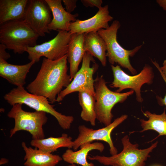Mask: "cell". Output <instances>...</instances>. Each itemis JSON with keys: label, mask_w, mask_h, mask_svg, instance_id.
<instances>
[{"label": "cell", "mask_w": 166, "mask_h": 166, "mask_svg": "<svg viewBox=\"0 0 166 166\" xmlns=\"http://www.w3.org/2000/svg\"><path fill=\"white\" fill-rule=\"evenodd\" d=\"M67 55L52 60L44 57L35 79L26 87L30 93L46 97L51 104L56 102L57 97L72 80L67 73Z\"/></svg>", "instance_id": "cell-1"}, {"label": "cell", "mask_w": 166, "mask_h": 166, "mask_svg": "<svg viewBox=\"0 0 166 166\" xmlns=\"http://www.w3.org/2000/svg\"><path fill=\"white\" fill-rule=\"evenodd\" d=\"M28 0H0V24L23 20Z\"/></svg>", "instance_id": "cell-18"}, {"label": "cell", "mask_w": 166, "mask_h": 166, "mask_svg": "<svg viewBox=\"0 0 166 166\" xmlns=\"http://www.w3.org/2000/svg\"><path fill=\"white\" fill-rule=\"evenodd\" d=\"M67 166H77L75 164H70V165H67Z\"/></svg>", "instance_id": "cell-31"}, {"label": "cell", "mask_w": 166, "mask_h": 166, "mask_svg": "<svg viewBox=\"0 0 166 166\" xmlns=\"http://www.w3.org/2000/svg\"><path fill=\"white\" fill-rule=\"evenodd\" d=\"M122 150L119 153L110 157L96 155L87 159L96 160L105 165L112 166H145V161L150 157V153L157 145L158 141L152 144L148 148L139 149V144H132L128 135L121 139Z\"/></svg>", "instance_id": "cell-4"}, {"label": "cell", "mask_w": 166, "mask_h": 166, "mask_svg": "<svg viewBox=\"0 0 166 166\" xmlns=\"http://www.w3.org/2000/svg\"><path fill=\"white\" fill-rule=\"evenodd\" d=\"M51 10L45 0H29L23 20L39 36L50 33L48 26L52 20Z\"/></svg>", "instance_id": "cell-11"}, {"label": "cell", "mask_w": 166, "mask_h": 166, "mask_svg": "<svg viewBox=\"0 0 166 166\" xmlns=\"http://www.w3.org/2000/svg\"><path fill=\"white\" fill-rule=\"evenodd\" d=\"M106 83L103 75L99 76L97 75L94 80L97 119L105 126L112 123L113 116L111 111L114 106L117 103H123L134 92L131 90L124 93L114 92L108 88Z\"/></svg>", "instance_id": "cell-5"}, {"label": "cell", "mask_w": 166, "mask_h": 166, "mask_svg": "<svg viewBox=\"0 0 166 166\" xmlns=\"http://www.w3.org/2000/svg\"><path fill=\"white\" fill-rule=\"evenodd\" d=\"M142 112L148 119L147 120L143 119L140 120L142 128L140 132L153 130L159 133L158 136L166 135V113L165 109L163 113L160 114L152 113L148 110Z\"/></svg>", "instance_id": "cell-22"}, {"label": "cell", "mask_w": 166, "mask_h": 166, "mask_svg": "<svg viewBox=\"0 0 166 166\" xmlns=\"http://www.w3.org/2000/svg\"><path fill=\"white\" fill-rule=\"evenodd\" d=\"M113 19L109 14L108 5H106L99 9L95 15L89 18L84 20L77 19L71 22L69 31L71 34L97 32L101 29L108 28L110 26L109 22Z\"/></svg>", "instance_id": "cell-13"}, {"label": "cell", "mask_w": 166, "mask_h": 166, "mask_svg": "<svg viewBox=\"0 0 166 166\" xmlns=\"http://www.w3.org/2000/svg\"></svg>", "instance_id": "cell-32"}, {"label": "cell", "mask_w": 166, "mask_h": 166, "mask_svg": "<svg viewBox=\"0 0 166 166\" xmlns=\"http://www.w3.org/2000/svg\"><path fill=\"white\" fill-rule=\"evenodd\" d=\"M7 49L6 45L2 44H0V59H2L5 61L10 57V54L6 51Z\"/></svg>", "instance_id": "cell-26"}, {"label": "cell", "mask_w": 166, "mask_h": 166, "mask_svg": "<svg viewBox=\"0 0 166 166\" xmlns=\"http://www.w3.org/2000/svg\"><path fill=\"white\" fill-rule=\"evenodd\" d=\"M91 62H95L93 56L86 52L82 59L81 69L70 84L58 95L56 101L60 102L67 95L76 92H85L95 96L93 75L97 69L98 65L95 63L91 67Z\"/></svg>", "instance_id": "cell-9"}, {"label": "cell", "mask_w": 166, "mask_h": 166, "mask_svg": "<svg viewBox=\"0 0 166 166\" xmlns=\"http://www.w3.org/2000/svg\"><path fill=\"white\" fill-rule=\"evenodd\" d=\"M71 35L69 31L58 30L53 39L34 47H28L26 52L28 53V59L36 62L43 56L52 60L61 58L67 53Z\"/></svg>", "instance_id": "cell-10"}, {"label": "cell", "mask_w": 166, "mask_h": 166, "mask_svg": "<svg viewBox=\"0 0 166 166\" xmlns=\"http://www.w3.org/2000/svg\"><path fill=\"white\" fill-rule=\"evenodd\" d=\"M160 72L161 76L163 79L166 84V77L162 72L160 69L157 66H156ZM158 102L160 105H165L166 106V94L164 98H162L161 97H157Z\"/></svg>", "instance_id": "cell-27"}, {"label": "cell", "mask_w": 166, "mask_h": 166, "mask_svg": "<svg viewBox=\"0 0 166 166\" xmlns=\"http://www.w3.org/2000/svg\"><path fill=\"white\" fill-rule=\"evenodd\" d=\"M81 1L83 5L86 7H96L98 9L102 7L103 3L102 0H81Z\"/></svg>", "instance_id": "cell-24"}, {"label": "cell", "mask_w": 166, "mask_h": 166, "mask_svg": "<svg viewBox=\"0 0 166 166\" xmlns=\"http://www.w3.org/2000/svg\"><path fill=\"white\" fill-rule=\"evenodd\" d=\"M156 2L166 12V0H157Z\"/></svg>", "instance_id": "cell-29"}, {"label": "cell", "mask_w": 166, "mask_h": 166, "mask_svg": "<svg viewBox=\"0 0 166 166\" xmlns=\"http://www.w3.org/2000/svg\"><path fill=\"white\" fill-rule=\"evenodd\" d=\"M62 1L66 11L70 13L73 11L77 7V0H63Z\"/></svg>", "instance_id": "cell-25"}, {"label": "cell", "mask_w": 166, "mask_h": 166, "mask_svg": "<svg viewBox=\"0 0 166 166\" xmlns=\"http://www.w3.org/2000/svg\"><path fill=\"white\" fill-rule=\"evenodd\" d=\"M128 117L126 114L122 115L116 118L109 125L97 130L89 128L84 125L78 127L79 134L77 138L73 141V148L77 150L82 145L95 140L103 141L107 143L110 147V153L112 156L117 154L118 151L114 146L111 138L112 131Z\"/></svg>", "instance_id": "cell-12"}, {"label": "cell", "mask_w": 166, "mask_h": 166, "mask_svg": "<svg viewBox=\"0 0 166 166\" xmlns=\"http://www.w3.org/2000/svg\"><path fill=\"white\" fill-rule=\"evenodd\" d=\"M83 46L85 52L97 58L103 66H106L107 47L105 41L97 32L85 34Z\"/></svg>", "instance_id": "cell-20"}, {"label": "cell", "mask_w": 166, "mask_h": 166, "mask_svg": "<svg viewBox=\"0 0 166 166\" xmlns=\"http://www.w3.org/2000/svg\"><path fill=\"white\" fill-rule=\"evenodd\" d=\"M45 0L53 15V18L48 26L49 30L69 31L71 22L77 20L78 14H72L67 12L63 7L61 0Z\"/></svg>", "instance_id": "cell-14"}, {"label": "cell", "mask_w": 166, "mask_h": 166, "mask_svg": "<svg viewBox=\"0 0 166 166\" xmlns=\"http://www.w3.org/2000/svg\"></svg>", "instance_id": "cell-33"}, {"label": "cell", "mask_w": 166, "mask_h": 166, "mask_svg": "<svg viewBox=\"0 0 166 166\" xmlns=\"http://www.w3.org/2000/svg\"><path fill=\"white\" fill-rule=\"evenodd\" d=\"M78 100L82 108L81 118L84 121L89 122L92 126H95L97 117L94 97L88 93L80 92H78Z\"/></svg>", "instance_id": "cell-23"}, {"label": "cell", "mask_w": 166, "mask_h": 166, "mask_svg": "<svg viewBox=\"0 0 166 166\" xmlns=\"http://www.w3.org/2000/svg\"><path fill=\"white\" fill-rule=\"evenodd\" d=\"M35 63L31 61L24 65H14L0 59V76L17 87L23 86L27 74Z\"/></svg>", "instance_id": "cell-15"}, {"label": "cell", "mask_w": 166, "mask_h": 166, "mask_svg": "<svg viewBox=\"0 0 166 166\" xmlns=\"http://www.w3.org/2000/svg\"><path fill=\"white\" fill-rule=\"evenodd\" d=\"M9 162L8 159L5 158H2L0 160V165L4 164L7 163Z\"/></svg>", "instance_id": "cell-30"}, {"label": "cell", "mask_w": 166, "mask_h": 166, "mask_svg": "<svg viewBox=\"0 0 166 166\" xmlns=\"http://www.w3.org/2000/svg\"><path fill=\"white\" fill-rule=\"evenodd\" d=\"M152 62L157 67L160 69L166 77V58L164 61L163 64V65L161 67L159 66V65L156 61H152Z\"/></svg>", "instance_id": "cell-28"}, {"label": "cell", "mask_w": 166, "mask_h": 166, "mask_svg": "<svg viewBox=\"0 0 166 166\" xmlns=\"http://www.w3.org/2000/svg\"><path fill=\"white\" fill-rule=\"evenodd\" d=\"M39 36L23 20L11 21L0 26V42L15 53L22 54L37 45Z\"/></svg>", "instance_id": "cell-2"}, {"label": "cell", "mask_w": 166, "mask_h": 166, "mask_svg": "<svg viewBox=\"0 0 166 166\" xmlns=\"http://www.w3.org/2000/svg\"><path fill=\"white\" fill-rule=\"evenodd\" d=\"M120 26V22L115 20L108 28L101 29L97 33L106 44V56L109 63L112 65L117 63L134 75L137 72L131 64L129 58L133 56L141 49L142 45L137 46L130 50H127L122 47L117 40V32Z\"/></svg>", "instance_id": "cell-6"}, {"label": "cell", "mask_w": 166, "mask_h": 166, "mask_svg": "<svg viewBox=\"0 0 166 166\" xmlns=\"http://www.w3.org/2000/svg\"><path fill=\"white\" fill-rule=\"evenodd\" d=\"M21 144L25 153L24 166H55L63 160L58 155L45 152L36 148L34 149L28 147L25 142Z\"/></svg>", "instance_id": "cell-16"}, {"label": "cell", "mask_w": 166, "mask_h": 166, "mask_svg": "<svg viewBox=\"0 0 166 166\" xmlns=\"http://www.w3.org/2000/svg\"><path fill=\"white\" fill-rule=\"evenodd\" d=\"M22 105L16 104L13 105L7 114L9 118L14 119L15 121L14 126L10 130V137L18 131L24 130L32 135L33 139L45 138L43 127L48 121L46 113L43 111H26L22 109Z\"/></svg>", "instance_id": "cell-7"}, {"label": "cell", "mask_w": 166, "mask_h": 166, "mask_svg": "<svg viewBox=\"0 0 166 166\" xmlns=\"http://www.w3.org/2000/svg\"><path fill=\"white\" fill-rule=\"evenodd\" d=\"M85 34H72L66 54L69 64V75L73 80L78 71L79 64L85 53L84 48Z\"/></svg>", "instance_id": "cell-17"}, {"label": "cell", "mask_w": 166, "mask_h": 166, "mask_svg": "<svg viewBox=\"0 0 166 166\" xmlns=\"http://www.w3.org/2000/svg\"><path fill=\"white\" fill-rule=\"evenodd\" d=\"M80 147V150L75 152L71 149H67L62 155L63 160L70 164H77L82 166H95L92 163H89L87 161L88 153L94 150L102 152L105 149L103 144L98 142L88 143Z\"/></svg>", "instance_id": "cell-19"}, {"label": "cell", "mask_w": 166, "mask_h": 166, "mask_svg": "<svg viewBox=\"0 0 166 166\" xmlns=\"http://www.w3.org/2000/svg\"><path fill=\"white\" fill-rule=\"evenodd\" d=\"M10 105L16 104H25L37 111H43L53 116L60 127L64 130L69 129L74 121L72 116H66L57 112L53 105L50 104L45 97L32 94L25 89L23 86L13 89L4 96Z\"/></svg>", "instance_id": "cell-3"}, {"label": "cell", "mask_w": 166, "mask_h": 166, "mask_svg": "<svg viewBox=\"0 0 166 166\" xmlns=\"http://www.w3.org/2000/svg\"><path fill=\"white\" fill-rule=\"evenodd\" d=\"M31 145L44 152L52 153L60 148H73L74 143L72 138L66 133H63L59 137H50L42 139H33Z\"/></svg>", "instance_id": "cell-21"}, {"label": "cell", "mask_w": 166, "mask_h": 166, "mask_svg": "<svg viewBox=\"0 0 166 166\" xmlns=\"http://www.w3.org/2000/svg\"><path fill=\"white\" fill-rule=\"evenodd\" d=\"M114 80L109 86L112 88H118L116 92L120 93L124 89H130L134 91L136 99L141 103L143 99L141 94V88L145 84H152L154 77L153 69L148 64H145L142 70L138 74L130 76L126 74L120 66L111 65Z\"/></svg>", "instance_id": "cell-8"}]
</instances>
